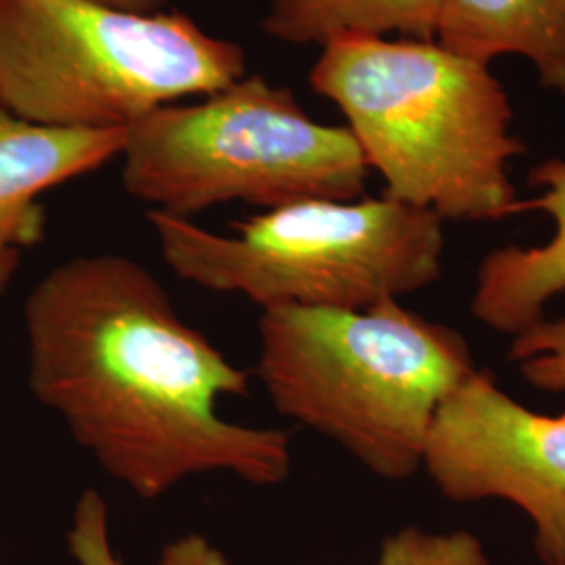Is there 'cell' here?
Instances as JSON below:
<instances>
[{"label":"cell","mask_w":565,"mask_h":565,"mask_svg":"<svg viewBox=\"0 0 565 565\" xmlns=\"http://www.w3.org/2000/svg\"><path fill=\"white\" fill-rule=\"evenodd\" d=\"M126 128H55L23 120L0 103V296L23 256L44 239L42 198L120 158Z\"/></svg>","instance_id":"cell-8"},{"label":"cell","mask_w":565,"mask_h":565,"mask_svg":"<svg viewBox=\"0 0 565 565\" xmlns=\"http://www.w3.org/2000/svg\"><path fill=\"white\" fill-rule=\"evenodd\" d=\"M476 371L452 327L385 300L366 310H263L256 375L282 417L319 431L371 473L408 480L446 396Z\"/></svg>","instance_id":"cell-3"},{"label":"cell","mask_w":565,"mask_h":565,"mask_svg":"<svg viewBox=\"0 0 565 565\" xmlns=\"http://www.w3.org/2000/svg\"><path fill=\"white\" fill-rule=\"evenodd\" d=\"M541 195L520 212L541 210L555 223L545 245L501 247L486 256L471 298L478 323L518 335L545 319V306L565 291V160H546L530 172Z\"/></svg>","instance_id":"cell-9"},{"label":"cell","mask_w":565,"mask_h":565,"mask_svg":"<svg viewBox=\"0 0 565 565\" xmlns=\"http://www.w3.org/2000/svg\"><path fill=\"white\" fill-rule=\"evenodd\" d=\"M509 361L520 364L527 384L541 392H565V319L546 321L513 335Z\"/></svg>","instance_id":"cell-13"},{"label":"cell","mask_w":565,"mask_h":565,"mask_svg":"<svg viewBox=\"0 0 565 565\" xmlns=\"http://www.w3.org/2000/svg\"><path fill=\"white\" fill-rule=\"evenodd\" d=\"M67 545L78 565H121L109 539L107 503L93 488L84 490L74 507Z\"/></svg>","instance_id":"cell-14"},{"label":"cell","mask_w":565,"mask_h":565,"mask_svg":"<svg viewBox=\"0 0 565 565\" xmlns=\"http://www.w3.org/2000/svg\"><path fill=\"white\" fill-rule=\"evenodd\" d=\"M34 398L60 415L103 471L141 499L193 476L277 486L289 436L224 419L249 373L184 323L149 268L121 254L55 266L23 303Z\"/></svg>","instance_id":"cell-1"},{"label":"cell","mask_w":565,"mask_h":565,"mask_svg":"<svg viewBox=\"0 0 565 565\" xmlns=\"http://www.w3.org/2000/svg\"><path fill=\"white\" fill-rule=\"evenodd\" d=\"M245 76L237 42L182 13L95 0H0V103L55 128H128Z\"/></svg>","instance_id":"cell-5"},{"label":"cell","mask_w":565,"mask_h":565,"mask_svg":"<svg viewBox=\"0 0 565 565\" xmlns=\"http://www.w3.org/2000/svg\"><path fill=\"white\" fill-rule=\"evenodd\" d=\"M375 565H490L484 545L471 532H425L406 525L387 536Z\"/></svg>","instance_id":"cell-12"},{"label":"cell","mask_w":565,"mask_h":565,"mask_svg":"<svg viewBox=\"0 0 565 565\" xmlns=\"http://www.w3.org/2000/svg\"><path fill=\"white\" fill-rule=\"evenodd\" d=\"M436 39L484 65L522 55L543 84L565 95V0H443Z\"/></svg>","instance_id":"cell-10"},{"label":"cell","mask_w":565,"mask_h":565,"mask_svg":"<svg viewBox=\"0 0 565 565\" xmlns=\"http://www.w3.org/2000/svg\"><path fill=\"white\" fill-rule=\"evenodd\" d=\"M156 565H231L221 548L200 534H189L163 546Z\"/></svg>","instance_id":"cell-15"},{"label":"cell","mask_w":565,"mask_h":565,"mask_svg":"<svg viewBox=\"0 0 565 565\" xmlns=\"http://www.w3.org/2000/svg\"><path fill=\"white\" fill-rule=\"evenodd\" d=\"M443 0H270L264 32L291 44L398 32L434 41Z\"/></svg>","instance_id":"cell-11"},{"label":"cell","mask_w":565,"mask_h":565,"mask_svg":"<svg viewBox=\"0 0 565 565\" xmlns=\"http://www.w3.org/2000/svg\"><path fill=\"white\" fill-rule=\"evenodd\" d=\"M120 158L126 193L181 218L224 203L352 202L369 177L348 128L312 120L264 76L145 114L126 128Z\"/></svg>","instance_id":"cell-6"},{"label":"cell","mask_w":565,"mask_h":565,"mask_svg":"<svg viewBox=\"0 0 565 565\" xmlns=\"http://www.w3.org/2000/svg\"><path fill=\"white\" fill-rule=\"evenodd\" d=\"M102 4H109L116 9L124 11H132V13H158L162 11L166 0H95Z\"/></svg>","instance_id":"cell-16"},{"label":"cell","mask_w":565,"mask_h":565,"mask_svg":"<svg viewBox=\"0 0 565 565\" xmlns=\"http://www.w3.org/2000/svg\"><path fill=\"white\" fill-rule=\"evenodd\" d=\"M163 263L207 291L260 310L298 306L366 310L422 291L443 275V218L394 198L289 203L233 224L147 212Z\"/></svg>","instance_id":"cell-4"},{"label":"cell","mask_w":565,"mask_h":565,"mask_svg":"<svg viewBox=\"0 0 565 565\" xmlns=\"http://www.w3.org/2000/svg\"><path fill=\"white\" fill-rule=\"evenodd\" d=\"M424 469L446 499H501L534 524L543 565H565V415H541L473 371L440 404Z\"/></svg>","instance_id":"cell-7"},{"label":"cell","mask_w":565,"mask_h":565,"mask_svg":"<svg viewBox=\"0 0 565 565\" xmlns=\"http://www.w3.org/2000/svg\"><path fill=\"white\" fill-rule=\"evenodd\" d=\"M312 88L342 109L385 195L443 221L520 214L509 162L525 153L511 105L488 65L434 41L338 36L324 42Z\"/></svg>","instance_id":"cell-2"}]
</instances>
